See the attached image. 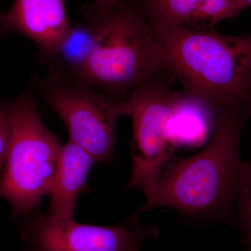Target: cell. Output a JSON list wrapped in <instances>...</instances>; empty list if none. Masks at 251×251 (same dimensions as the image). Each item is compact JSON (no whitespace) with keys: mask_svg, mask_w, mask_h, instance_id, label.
Masks as SVG:
<instances>
[{"mask_svg":"<svg viewBox=\"0 0 251 251\" xmlns=\"http://www.w3.org/2000/svg\"><path fill=\"white\" fill-rule=\"evenodd\" d=\"M249 108H250V110H251V105H250V107H249Z\"/></svg>","mask_w":251,"mask_h":251,"instance_id":"ac0fdd59","label":"cell"},{"mask_svg":"<svg viewBox=\"0 0 251 251\" xmlns=\"http://www.w3.org/2000/svg\"><path fill=\"white\" fill-rule=\"evenodd\" d=\"M143 242H137L133 244L131 247L127 251H140V246H141Z\"/></svg>","mask_w":251,"mask_h":251,"instance_id":"2e32d148","label":"cell"},{"mask_svg":"<svg viewBox=\"0 0 251 251\" xmlns=\"http://www.w3.org/2000/svg\"><path fill=\"white\" fill-rule=\"evenodd\" d=\"M126 0H93L92 4L85 9L86 18L105 14L116 9Z\"/></svg>","mask_w":251,"mask_h":251,"instance_id":"5bb4252c","label":"cell"},{"mask_svg":"<svg viewBox=\"0 0 251 251\" xmlns=\"http://www.w3.org/2000/svg\"><path fill=\"white\" fill-rule=\"evenodd\" d=\"M28 215L21 229L26 251H127L135 243L159 234L154 226L140 227L137 220L99 226L44 215L37 209Z\"/></svg>","mask_w":251,"mask_h":251,"instance_id":"52a82bcc","label":"cell"},{"mask_svg":"<svg viewBox=\"0 0 251 251\" xmlns=\"http://www.w3.org/2000/svg\"><path fill=\"white\" fill-rule=\"evenodd\" d=\"M6 106L10 134L0 167V199L8 201L15 216H26L49 193L62 145L44 125L29 91Z\"/></svg>","mask_w":251,"mask_h":251,"instance_id":"277c9868","label":"cell"},{"mask_svg":"<svg viewBox=\"0 0 251 251\" xmlns=\"http://www.w3.org/2000/svg\"><path fill=\"white\" fill-rule=\"evenodd\" d=\"M97 30L93 21L87 20L71 27L53 57L48 61L51 74L74 80L85 67L93 52Z\"/></svg>","mask_w":251,"mask_h":251,"instance_id":"7c38bea8","label":"cell"},{"mask_svg":"<svg viewBox=\"0 0 251 251\" xmlns=\"http://www.w3.org/2000/svg\"><path fill=\"white\" fill-rule=\"evenodd\" d=\"M242 1L244 9H247V8H251V0H241Z\"/></svg>","mask_w":251,"mask_h":251,"instance_id":"e0dca14e","label":"cell"},{"mask_svg":"<svg viewBox=\"0 0 251 251\" xmlns=\"http://www.w3.org/2000/svg\"><path fill=\"white\" fill-rule=\"evenodd\" d=\"M152 29L181 25L212 29L244 10L241 0H138Z\"/></svg>","mask_w":251,"mask_h":251,"instance_id":"9c48e42d","label":"cell"},{"mask_svg":"<svg viewBox=\"0 0 251 251\" xmlns=\"http://www.w3.org/2000/svg\"><path fill=\"white\" fill-rule=\"evenodd\" d=\"M165 70L185 93L216 115L251 103V34L230 36L186 26L152 29Z\"/></svg>","mask_w":251,"mask_h":251,"instance_id":"7a4b0ae2","label":"cell"},{"mask_svg":"<svg viewBox=\"0 0 251 251\" xmlns=\"http://www.w3.org/2000/svg\"><path fill=\"white\" fill-rule=\"evenodd\" d=\"M46 105L61 119L69 140L98 163L112 161L115 124L127 116L125 99H119L81 82L50 74L39 82Z\"/></svg>","mask_w":251,"mask_h":251,"instance_id":"5b68a950","label":"cell"},{"mask_svg":"<svg viewBox=\"0 0 251 251\" xmlns=\"http://www.w3.org/2000/svg\"><path fill=\"white\" fill-rule=\"evenodd\" d=\"M10 134V123L6 104L0 106V167L4 160Z\"/></svg>","mask_w":251,"mask_h":251,"instance_id":"9a60e30c","label":"cell"},{"mask_svg":"<svg viewBox=\"0 0 251 251\" xmlns=\"http://www.w3.org/2000/svg\"><path fill=\"white\" fill-rule=\"evenodd\" d=\"M249 109L219 115L211 139L201 152L190 157L172 156L156 187L130 220L160 206L198 219L227 216L237 193L243 163L239 145Z\"/></svg>","mask_w":251,"mask_h":251,"instance_id":"6da1fadb","label":"cell"},{"mask_svg":"<svg viewBox=\"0 0 251 251\" xmlns=\"http://www.w3.org/2000/svg\"><path fill=\"white\" fill-rule=\"evenodd\" d=\"M93 21L97 39L92 55L74 81L119 99L165 70L152 28L138 3L125 2Z\"/></svg>","mask_w":251,"mask_h":251,"instance_id":"3957f363","label":"cell"},{"mask_svg":"<svg viewBox=\"0 0 251 251\" xmlns=\"http://www.w3.org/2000/svg\"><path fill=\"white\" fill-rule=\"evenodd\" d=\"M179 92L157 76L132 90L125 98L131 118L132 171L126 190L139 189L149 196L175 149L169 135L173 104Z\"/></svg>","mask_w":251,"mask_h":251,"instance_id":"8992f818","label":"cell"},{"mask_svg":"<svg viewBox=\"0 0 251 251\" xmlns=\"http://www.w3.org/2000/svg\"><path fill=\"white\" fill-rule=\"evenodd\" d=\"M72 26L64 0H14L0 9V34L20 33L34 41L43 60L53 57Z\"/></svg>","mask_w":251,"mask_h":251,"instance_id":"ba28073f","label":"cell"},{"mask_svg":"<svg viewBox=\"0 0 251 251\" xmlns=\"http://www.w3.org/2000/svg\"><path fill=\"white\" fill-rule=\"evenodd\" d=\"M217 117L216 112L201 99L179 92L169 122L173 148H197L204 145L214 133Z\"/></svg>","mask_w":251,"mask_h":251,"instance_id":"8fae6325","label":"cell"},{"mask_svg":"<svg viewBox=\"0 0 251 251\" xmlns=\"http://www.w3.org/2000/svg\"><path fill=\"white\" fill-rule=\"evenodd\" d=\"M237 206V223L247 246L251 251V163L243 162L233 204Z\"/></svg>","mask_w":251,"mask_h":251,"instance_id":"4fadbf2b","label":"cell"},{"mask_svg":"<svg viewBox=\"0 0 251 251\" xmlns=\"http://www.w3.org/2000/svg\"><path fill=\"white\" fill-rule=\"evenodd\" d=\"M96 163L94 157L76 144L68 140L62 145L58 163L48 196V214L74 219L77 198L83 191L89 173Z\"/></svg>","mask_w":251,"mask_h":251,"instance_id":"30bf717a","label":"cell"}]
</instances>
